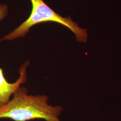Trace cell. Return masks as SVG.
I'll list each match as a JSON object with an SVG mask.
<instances>
[{"label": "cell", "instance_id": "cell-1", "mask_svg": "<svg viewBox=\"0 0 121 121\" xmlns=\"http://www.w3.org/2000/svg\"><path fill=\"white\" fill-rule=\"evenodd\" d=\"M12 99L0 108V119L9 118L14 121L43 119L61 121L59 118L63 108L60 105L52 106L44 95L28 94L27 89L19 87L13 94Z\"/></svg>", "mask_w": 121, "mask_h": 121}, {"label": "cell", "instance_id": "cell-2", "mask_svg": "<svg viewBox=\"0 0 121 121\" xmlns=\"http://www.w3.org/2000/svg\"><path fill=\"white\" fill-rule=\"evenodd\" d=\"M32 11L28 18L8 34L4 35L2 40H13L24 37L31 27L43 22H51L59 23L67 27L73 32L76 40L80 43H86L87 39V30L82 28L73 22L70 17H63L55 13L43 0H30Z\"/></svg>", "mask_w": 121, "mask_h": 121}, {"label": "cell", "instance_id": "cell-3", "mask_svg": "<svg viewBox=\"0 0 121 121\" xmlns=\"http://www.w3.org/2000/svg\"><path fill=\"white\" fill-rule=\"evenodd\" d=\"M2 40V39H0V42ZM29 65L30 62L26 61L21 65L19 69V78L13 83L7 82L4 75L3 69L0 68V108L7 104L14 92L22 84L26 82L27 79L26 69Z\"/></svg>", "mask_w": 121, "mask_h": 121}, {"label": "cell", "instance_id": "cell-4", "mask_svg": "<svg viewBox=\"0 0 121 121\" xmlns=\"http://www.w3.org/2000/svg\"><path fill=\"white\" fill-rule=\"evenodd\" d=\"M8 13V7L6 4H0V22L6 17Z\"/></svg>", "mask_w": 121, "mask_h": 121}]
</instances>
